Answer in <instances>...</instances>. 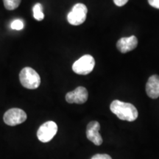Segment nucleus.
Returning <instances> with one entry per match:
<instances>
[{"mask_svg": "<svg viewBox=\"0 0 159 159\" xmlns=\"http://www.w3.org/2000/svg\"><path fill=\"white\" fill-rule=\"evenodd\" d=\"M146 93L150 98L159 97V76L154 75L148 79L146 84Z\"/></svg>", "mask_w": 159, "mask_h": 159, "instance_id": "9d476101", "label": "nucleus"}, {"mask_svg": "<svg viewBox=\"0 0 159 159\" xmlns=\"http://www.w3.org/2000/svg\"><path fill=\"white\" fill-rule=\"evenodd\" d=\"M128 1L129 0H114V2L116 6L122 7V6H124L125 5H126Z\"/></svg>", "mask_w": 159, "mask_h": 159, "instance_id": "2eb2a0df", "label": "nucleus"}, {"mask_svg": "<svg viewBox=\"0 0 159 159\" xmlns=\"http://www.w3.org/2000/svg\"><path fill=\"white\" fill-rule=\"evenodd\" d=\"M95 66V60L90 55H85L75 61L72 70L77 75H86L93 71Z\"/></svg>", "mask_w": 159, "mask_h": 159, "instance_id": "7ed1b4c3", "label": "nucleus"}, {"mask_svg": "<svg viewBox=\"0 0 159 159\" xmlns=\"http://www.w3.org/2000/svg\"><path fill=\"white\" fill-rule=\"evenodd\" d=\"M89 97V93L85 87L79 86L67 93L66 95V100L69 103H76V104H83L87 101Z\"/></svg>", "mask_w": 159, "mask_h": 159, "instance_id": "0eeeda50", "label": "nucleus"}, {"mask_svg": "<svg viewBox=\"0 0 159 159\" xmlns=\"http://www.w3.org/2000/svg\"><path fill=\"white\" fill-rule=\"evenodd\" d=\"M19 80L21 84L28 89H36L41 84L39 75L30 67H25L21 69L19 74Z\"/></svg>", "mask_w": 159, "mask_h": 159, "instance_id": "f03ea898", "label": "nucleus"}, {"mask_svg": "<svg viewBox=\"0 0 159 159\" xmlns=\"http://www.w3.org/2000/svg\"><path fill=\"white\" fill-rule=\"evenodd\" d=\"M57 132V125L55 122L48 121L40 126L37 131V137L41 142L47 143L54 138Z\"/></svg>", "mask_w": 159, "mask_h": 159, "instance_id": "39448f33", "label": "nucleus"}, {"mask_svg": "<svg viewBox=\"0 0 159 159\" xmlns=\"http://www.w3.org/2000/svg\"><path fill=\"white\" fill-rule=\"evenodd\" d=\"M91 159H112L109 155L107 154H96Z\"/></svg>", "mask_w": 159, "mask_h": 159, "instance_id": "4468645a", "label": "nucleus"}, {"mask_svg": "<svg viewBox=\"0 0 159 159\" xmlns=\"http://www.w3.org/2000/svg\"><path fill=\"white\" fill-rule=\"evenodd\" d=\"M99 129H100V125L97 121L90 122L86 128L87 139L97 146H99L102 144V138L99 134Z\"/></svg>", "mask_w": 159, "mask_h": 159, "instance_id": "6e6552de", "label": "nucleus"}, {"mask_svg": "<svg viewBox=\"0 0 159 159\" xmlns=\"http://www.w3.org/2000/svg\"><path fill=\"white\" fill-rule=\"evenodd\" d=\"M25 27L24 21L21 19H15L12 21L11 27V29L15 30H21Z\"/></svg>", "mask_w": 159, "mask_h": 159, "instance_id": "ddd939ff", "label": "nucleus"}, {"mask_svg": "<svg viewBox=\"0 0 159 159\" xmlns=\"http://www.w3.org/2000/svg\"><path fill=\"white\" fill-rule=\"evenodd\" d=\"M138 45V39L135 35L122 38L117 41L116 47L122 53H127L134 50Z\"/></svg>", "mask_w": 159, "mask_h": 159, "instance_id": "1a4fd4ad", "label": "nucleus"}, {"mask_svg": "<svg viewBox=\"0 0 159 159\" xmlns=\"http://www.w3.org/2000/svg\"><path fill=\"white\" fill-rule=\"evenodd\" d=\"M3 119L6 125L9 126H16L25 122L27 119V114L20 108H11L5 113Z\"/></svg>", "mask_w": 159, "mask_h": 159, "instance_id": "423d86ee", "label": "nucleus"}, {"mask_svg": "<svg viewBox=\"0 0 159 159\" xmlns=\"http://www.w3.org/2000/svg\"><path fill=\"white\" fill-rule=\"evenodd\" d=\"M21 0H3L4 6L8 11H13L19 7Z\"/></svg>", "mask_w": 159, "mask_h": 159, "instance_id": "f8f14e48", "label": "nucleus"}, {"mask_svg": "<svg viewBox=\"0 0 159 159\" xmlns=\"http://www.w3.org/2000/svg\"><path fill=\"white\" fill-rule=\"evenodd\" d=\"M33 17L37 21H42L44 19V13L43 12L42 5L40 3H37L33 6Z\"/></svg>", "mask_w": 159, "mask_h": 159, "instance_id": "9b49d317", "label": "nucleus"}, {"mask_svg": "<svg viewBox=\"0 0 159 159\" xmlns=\"http://www.w3.org/2000/svg\"><path fill=\"white\" fill-rule=\"evenodd\" d=\"M87 13H88V9L84 4H76L73 6L71 11L67 15L68 22L74 26L82 25L86 19Z\"/></svg>", "mask_w": 159, "mask_h": 159, "instance_id": "20e7f679", "label": "nucleus"}, {"mask_svg": "<svg viewBox=\"0 0 159 159\" xmlns=\"http://www.w3.org/2000/svg\"><path fill=\"white\" fill-rule=\"evenodd\" d=\"M148 2L152 7L159 9V0H148Z\"/></svg>", "mask_w": 159, "mask_h": 159, "instance_id": "dca6fc26", "label": "nucleus"}, {"mask_svg": "<svg viewBox=\"0 0 159 159\" xmlns=\"http://www.w3.org/2000/svg\"><path fill=\"white\" fill-rule=\"evenodd\" d=\"M110 109L111 112L121 120L134 122L138 118V111L131 103L122 102L116 99L111 102Z\"/></svg>", "mask_w": 159, "mask_h": 159, "instance_id": "f257e3e1", "label": "nucleus"}]
</instances>
